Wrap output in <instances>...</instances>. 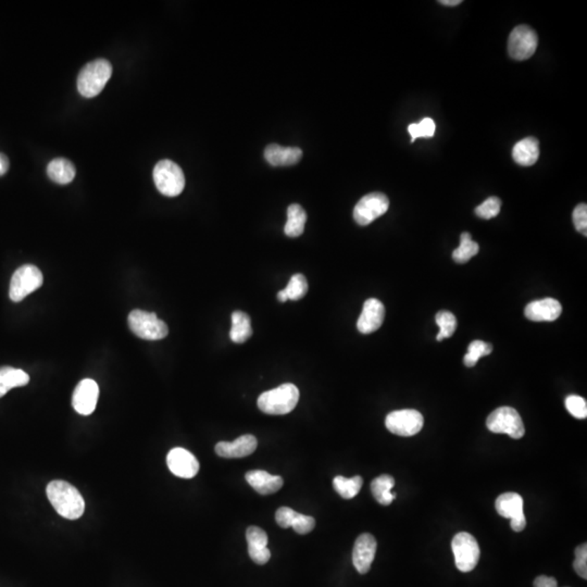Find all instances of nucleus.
Returning a JSON list of instances; mask_svg holds the SVG:
<instances>
[{
	"mask_svg": "<svg viewBox=\"0 0 587 587\" xmlns=\"http://www.w3.org/2000/svg\"><path fill=\"white\" fill-rule=\"evenodd\" d=\"M47 497L55 510L67 520H77L85 511V501L77 487L60 479L49 483Z\"/></svg>",
	"mask_w": 587,
	"mask_h": 587,
	"instance_id": "f257e3e1",
	"label": "nucleus"
},
{
	"mask_svg": "<svg viewBox=\"0 0 587 587\" xmlns=\"http://www.w3.org/2000/svg\"><path fill=\"white\" fill-rule=\"evenodd\" d=\"M299 401L297 386L283 384L271 391L264 392L258 398V408L262 413L271 415H283L292 413Z\"/></svg>",
	"mask_w": 587,
	"mask_h": 587,
	"instance_id": "f03ea898",
	"label": "nucleus"
},
{
	"mask_svg": "<svg viewBox=\"0 0 587 587\" xmlns=\"http://www.w3.org/2000/svg\"><path fill=\"white\" fill-rule=\"evenodd\" d=\"M112 75V65L105 59L87 63L77 77V89L82 96L93 98L103 91Z\"/></svg>",
	"mask_w": 587,
	"mask_h": 587,
	"instance_id": "7ed1b4c3",
	"label": "nucleus"
},
{
	"mask_svg": "<svg viewBox=\"0 0 587 587\" xmlns=\"http://www.w3.org/2000/svg\"><path fill=\"white\" fill-rule=\"evenodd\" d=\"M127 322L131 331L142 340H163L169 333L168 325L162 320L158 319V316L154 312L133 310L129 314Z\"/></svg>",
	"mask_w": 587,
	"mask_h": 587,
	"instance_id": "20e7f679",
	"label": "nucleus"
},
{
	"mask_svg": "<svg viewBox=\"0 0 587 587\" xmlns=\"http://www.w3.org/2000/svg\"><path fill=\"white\" fill-rule=\"evenodd\" d=\"M154 181L161 194L167 197H176L185 187V176L182 169L171 160H161L154 169Z\"/></svg>",
	"mask_w": 587,
	"mask_h": 587,
	"instance_id": "39448f33",
	"label": "nucleus"
},
{
	"mask_svg": "<svg viewBox=\"0 0 587 587\" xmlns=\"http://www.w3.org/2000/svg\"><path fill=\"white\" fill-rule=\"evenodd\" d=\"M44 276L37 266L25 264L20 266L10 280L9 297L15 302H22L43 285Z\"/></svg>",
	"mask_w": 587,
	"mask_h": 587,
	"instance_id": "423d86ee",
	"label": "nucleus"
},
{
	"mask_svg": "<svg viewBox=\"0 0 587 587\" xmlns=\"http://www.w3.org/2000/svg\"><path fill=\"white\" fill-rule=\"evenodd\" d=\"M486 427L493 433L508 434L515 439L524 437V425L515 408L501 407L494 410L487 418Z\"/></svg>",
	"mask_w": 587,
	"mask_h": 587,
	"instance_id": "0eeeda50",
	"label": "nucleus"
},
{
	"mask_svg": "<svg viewBox=\"0 0 587 587\" xmlns=\"http://www.w3.org/2000/svg\"><path fill=\"white\" fill-rule=\"evenodd\" d=\"M451 549L458 570L470 572L477 567L481 550L473 535L467 532L458 533L451 542Z\"/></svg>",
	"mask_w": 587,
	"mask_h": 587,
	"instance_id": "6e6552de",
	"label": "nucleus"
},
{
	"mask_svg": "<svg viewBox=\"0 0 587 587\" xmlns=\"http://www.w3.org/2000/svg\"><path fill=\"white\" fill-rule=\"evenodd\" d=\"M537 44L536 32L527 25H519L512 30L509 37V55L515 60H527L536 51Z\"/></svg>",
	"mask_w": 587,
	"mask_h": 587,
	"instance_id": "1a4fd4ad",
	"label": "nucleus"
},
{
	"mask_svg": "<svg viewBox=\"0 0 587 587\" xmlns=\"http://www.w3.org/2000/svg\"><path fill=\"white\" fill-rule=\"evenodd\" d=\"M423 415L413 409L397 410L389 413L385 425L391 433L399 437H413L423 427Z\"/></svg>",
	"mask_w": 587,
	"mask_h": 587,
	"instance_id": "9d476101",
	"label": "nucleus"
},
{
	"mask_svg": "<svg viewBox=\"0 0 587 587\" xmlns=\"http://www.w3.org/2000/svg\"><path fill=\"white\" fill-rule=\"evenodd\" d=\"M389 200L382 193H371L360 199L354 209V219L359 226H369L370 223L383 216L389 210Z\"/></svg>",
	"mask_w": 587,
	"mask_h": 587,
	"instance_id": "9b49d317",
	"label": "nucleus"
},
{
	"mask_svg": "<svg viewBox=\"0 0 587 587\" xmlns=\"http://www.w3.org/2000/svg\"><path fill=\"white\" fill-rule=\"evenodd\" d=\"M497 512L503 518L510 519V527L515 532H522L527 527L523 512V498L517 493L501 494L495 503Z\"/></svg>",
	"mask_w": 587,
	"mask_h": 587,
	"instance_id": "f8f14e48",
	"label": "nucleus"
},
{
	"mask_svg": "<svg viewBox=\"0 0 587 587\" xmlns=\"http://www.w3.org/2000/svg\"><path fill=\"white\" fill-rule=\"evenodd\" d=\"M98 396L99 387L96 382L91 379L82 380L73 393V408L79 415H91L96 409Z\"/></svg>",
	"mask_w": 587,
	"mask_h": 587,
	"instance_id": "ddd939ff",
	"label": "nucleus"
},
{
	"mask_svg": "<svg viewBox=\"0 0 587 587\" xmlns=\"http://www.w3.org/2000/svg\"><path fill=\"white\" fill-rule=\"evenodd\" d=\"M167 465L175 477L182 479H193L199 471L197 458L186 449H173L167 456Z\"/></svg>",
	"mask_w": 587,
	"mask_h": 587,
	"instance_id": "4468645a",
	"label": "nucleus"
},
{
	"mask_svg": "<svg viewBox=\"0 0 587 587\" xmlns=\"http://www.w3.org/2000/svg\"><path fill=\"white\" fill-rule=\"evenodd\" d=\"M377 546V541L373 535L369 533L361 534L356 539L355 546L352 550V563L360 574L369 572L372 562L375 558Z\"/></svg>",
	"mask_w": 587,
	"mask_h": 587,
	"instance_id": "2eb2a0df",
	"label": "nucleus"
},
{
	"mask_svg": "<svg viewBox=\"0 0 587 587\" xmlns=\"http://www.w3.org/2000/svg\"><path fill=\"white\" fill-rule=\"evenodd\" d=\"M385 318L384 304L375 298H370L363 304L361 314L357 322L358 331L362 334H371L381 328Z\"/></svg>",
	"mask_w": 587,
	"mask_h": 587,
	"instance_id": "dca6fc26",
	"label": "nucleus"
},
{
	"mask_svg": "<svg viewBox=\"0 0 587 587\" xmlns=\"http://www.w3.org/2000/svg\"><path fill=\"white\" fill-rule=\"evenodd\" d=\"M258 441L254 435L246 434L233 441H220L216 445L217 455L226 459L244 458L252 455L257 449Z\"/></svg>",
	"mask_w": 587,
	"mask_h": 587,
	"instance_id": "f3484780",
	"label": "nucleus"
},
{
	"mask_svg": "<svg viewBox=\"0 0 587 587\" xmlns=\"http://www.w3.org/2000/svg\"><path fill=\"white\" fill-rule=\"evenodd\" d=\"M562 312L560 302L554 298L535 300L525 307L524 314L527 319L535 322H551L558 319Z\"/></svg>",
	"mask_w": 587,
	"mask_h": 587,
	"instance_id": "a211bd4d",
	"label": "nucleus"
},
{
	"mask_svg": "<svg viewBox=\"0 0 587 587\" xmlns=\"http://www.w3.org/2000/svg\"><path fill=\"white\" fill-rule=\"evenodd\" d=\"M246 539L248 543V554L257 565H266L270 558L271 553L269 550V538L266 533L258 527H250L246 532Z\"/></svg>",
	"mask_w": 587,
	"mask_h": 587,
	"instance_id": "6ab92c4d",
	"label": "nucleus"
},
{
	"mask_svg": "<svg viewBox=\"0 0 587 587\" xmlns=\"http://www.w3.org/2000/svg\"><path fill=\"white\" fill-rule=\"evenodd\" d=\"M248 484L260 495H271L280 491L284 482L278 475H271L264 470H252L245 475Z\"/></svg>",
	"mask_w": 587,
	"mask_h": 587,
	"instance_id": "aec40b11",
	"label": "nucleus"
},
{
	"mask_svg": "<svg viewBox=\"0 0 587 587\" xmlns=\"http://www.w3.org/2000/svg\"><path fill=\"white\" fill-rule=\"evenodd\" d=\"M302 150L297 147H282L278 144L269 145L264 150V158L271 166H294L299 162Z\"/></svg>",
	"mask_w": 587,
	"mask_h": 587,
	"instance_id": "412c9836",
	"label": "nucleus"
},
{
	"mask_svg": "<svg viewBox=\"0 0 587 587\" xmlns=\"http://www.w3.org/2000/svg\"><path fill=\"white\" fill-rule=\"evenodd\" d=\"M512 158L522 167H531L539 158V143L534 137H527L517 143L512 149Z\"/></svg>",
	"mask_w": 587,
	"mask_h": 587,
	"instance_id": "4be33fe9",
	"label": "nucleus"
},
{
	"mask_svg": "<svg viewBox=\"0 0 587 587\" xmlns=\"http://www.w3.org/2000/svg\"><path fill=\"white\" fill-rule=\"evenodd\" d=\"M47 175L53 182L57 184H69L75 180V167L67 159H53L47 167Z\"/></svg>",
	"mask_w": 587,
	"mask_h": 587,
	"instance_id": "5701e85b",
	"label": "nucleus"
},
{
	"mask_svg": "<svg viewBox=\"0 0 587 587\" xmlns=\"http://www.w3.org/2000/svg\"><path fill=\"white\" fill-rule=\"evenodd\" d=\"M29 374L23 370L13 367L0 368V398L4 397L10 389L29 384Z\"/></svg>",
	"mask_w": 587,
	"mask_h": 587,
	"instance_id": "b1692460",
	"label": "nucleus"
},
{
	"mask_svg": "<svg viewBox=\"0 0 587 587\" xmlns=\"http://www.w3.org/2000/svg\"><path fill=\"white\" fill-rule=\"evenodd\" d=\"M395 486V479L389 475H380L371 483V491L374 498L383 506H389L396 498V493H392Z\"/></svg>",
	"mask_w": 587,
	"mask_h": 587,
	"instance_id": "393cba45",
	"label": "nucleus"
},
{
	"mask_svg": "<svg viewBox=\"0 0 587 587\" xmlns=\"http://www.w3.org/2000/svg\"><path fill=\"white\" fill-rule=\"evenodd\" d=\"M252 335V322L246 312L234 311L232 314V328L230 338L236 344H243Z\"/></svg>",
	"mask_w": 587,
	"mask_h": 587,
	"instance_id": "a878e982",
	"label": "nucleus"
},
{
	"mask_svg": "<svg viewBox=\"0 0 587 587\" xmlns=\"http://www.w3.org/2000/svg\"><path fill=\"white\" fill-rule=\"evenodd\" d=\"M307 221V214L302 206L292 204L288 209V222L284 232L288 238H298L304 233V224Z\"/></svg>",
	"mask_w": 587,
	"mask_h": 587,
	"instance_id": "bb28decb",
	"label": "nucleus"
},
{
	"mask_svg": "<svg viewBox=\"0 0 587 587\" xmlns=\"http://www.w3.org/2000/svg\"><path fill=\"white\" fill-rule=\"evenodd\" d=\"M362 485H363V479L359 475L350 477V479L338 475L333 479L334 489L337 491L338 495L345 499H351L357 496Z\"/></svg>",
	"mask_w": 587,
	"mask_h": 587,
	"instance_id": "cd10ccee",
	"label": "nucleus"
},
{
	"mask_svg": "<svg viewBox=\"0 0 587 587\" xmlns=\"http://www.w3.org/2000/svg\"><path fill=\"white\" fill-rule=\"evenodd\" d=\"M479 247L477 243L473 242L472 236L467 232L460 235V245L453 252V259L457 264H467L472 257L477 254Z\"/></svg>",
	"mask_w": 587,
	"mask_h": 587,
	"instance_id": "c85d7f7f",
	"label": "nucleus"
},
{
	"mask_svg": "<svg viewBox=\"0 0 587 587\" xmlns=\"http://www.w3.org/2000/svg\"><path fill=\"white\" fill-rule=\"evenodd\" d=\"M491 351H493V346L491 344L485 343L482 340H475L467 347V352L463 358V362L467 367H475L481 358L491 355Z\"/></svg>",
	"mask_w": 587,
	"mask_h": 587,
	"instance_id": "c756f323",
	"label": "nucleus"
},
{
	"mask_svg": "<svg viewBox=\"0 0 587 587\" xmlns=\"http://www.w3.org/2000/svg\"><path fill=\"white\" fill-rule=\"evenodd\" d=\"M435 321L439 326V333L437 334V337L439 342L443 340L444 338L451 337L455 333L456 328H457V320H456L455 314L447 311V310H441L437 314Z\"/></svg>",
	"mask_w": 587,
	"mask_h": 587,
	"instance_id": "7c9ffc66",
	"label": "nucleus"
},
{
	"mask_svg": "<svg viewBox=\"0 0 587 587\" xmlns=\"http://www.w3.org/2000/svg\"><path fill=\"white\" fill-rule=\"evenodd\" d=\"M284 292L288 295V300L296 302V300L302 299L308 292L307 278H304L302 274H294L290 278Z\"/></svg>",
	"mask_w": 587,
	"mask_h": 587,
	"instance_id": "2f4dec72",
	"label": "nucleus"
},
{
	"mask_svg": "<svg viewBox=\"0 0 587 587\" xmlns=\"http://www.w3.org/2000/svg\"><path fill=\"white\" fill-rule=\"evenodd\" d=\"M437 131V125L431 117H425L420 123H413L408 127V132L411 136V143L415 142V139L421 138H431L435 134Z\"/></svg>",
	"mask_w": 587,
	"mask_h": 587,
	"instance_id": "473e14b6",
	"label": "nucleus"
},
{
	"mask_svg": "<svg viewBox=\"0 0 587 587\" xmlns=\"http://www.w3.org/2000/svg\"><path fill=\"white\" fill-rule=\"evenodd\" d=\"M501 202L498 197H489L484 202L475 208V214L479 218L489 220L498 216L501 212Z\"/></svg>",
	"mask_w": 587,
	"mask_h": 587,
	"instance_id": "72a5a7b5",
	"label": "nucleus"
},
{
	"mask_svg": "<svg viewBox=\"0 0 587 587\" xmlns=\"http://www.w3.org/2000/svg\"><path fill=\"white\" fill-rule=\"evenodd\" d=\"M567 410L571 413V415L576 418V419H586L587 417V404L584 398L581 396L570 395L566 398Z\"/></svg>",
	"mask_w": 587,
	"mask_h": 587,
	"instance_id": "f704fd0d",
	"label": "nucleus"
},
{
	"mask_svg": "<svg viewBox=\"0 0 587 587\" xmlns=\"http://www.w3.org/2000/svg\"><path fill=\"white\" fill-rule=\"evenodd\" d=\"M573 568L575 572L580 575L581 578L587 579V544L580 545L575 549V560L573 562Z\"/></svg>",
	"mask_w": 587,
	"mask_h": 587,
	"instance_id": "c9c22d12",
	"label": "nucleus"
},
{
	"mask_svg": "<svg viewBox=\"0 0 587 587\" xmlns=\"http://www.w3.org/2000/svg\"><path fill=\"white\" fill-rule=\"evenodd\" d=\"M316 527V520L310 515H302V513H296L295 518L292 521V527L298 534H308L311 532Z\"/></svg>",
	"mask_w": 587,
	"mask_h": 587,
	"instance_id": "e433bc0d",
	"label": "nucleus"
},
{
	"mask_svg": "<svg viewBox=\"0 0 587 587\" xmlns=\"http://www.w3.org/2000/svg\"><path fill=\"white\" fill-rule=\"evenodd\" d=\"M573 223L578 232L586 236L587 235V206L580 204L573 210Z\"/></svg>",
	"mask_w": 587,
	"mask_h": 587,
	"instance_id": "4c0bfd02",
	"label": "nucleus"
},
{
	"mask_svg": "<svg viewBox=\"0 0 587 587\" xmlns=\"http://www.w3.org/2000/svg\"><path fill=\"white\" fill-rule=\"evenodd\" d=\"M296 513H297L296 511L288 508V507H280L276 512V523L280 527H283V529L292 527V521L295 518Z\"/></svg>",
	"mask_w": 587,
	"mask_h": 587,
	"instance_id": "58836bf2",
	"label": "nucleus"
},
{
	"mask_svg": "<svg viewBox=\"0 0 587 587\" xmlns=\"http://www.w3.org/2000/svg\"><path fill=\"white\" fill-rule=\"evenodd\" d=\"M534 587H558V582L553 576L541 575V576H537L535 579Z\"/></svg>",
	"mask_w": 587,
	"mask_h": 587,
	"instance_id": "ea45409f",
	"label": "nucleus"
},
{
	"mask_svg": "<svg viewBox=\"0 0 587 587\" xmlns=\"http://www.w3.org/2000/svg\"><path fill=\"white\" fill-rule=\"evenodd\" d=\"M10 162L8 157L3 153H0V176H3L9 170Z\"/></svg>",
	"mask_w": 587,
	"mask_h": 587,
	"instance_id": "a19ab883",
	"label": "nucleus"
},
{
	"mask_svg": "<svg viewBox=\"0 0 587 587\" xmlns=\"http://www.w3.org/2000/svg\"><path fill=\"white\" fill-rule=\"evenodd\" d=\"M439 4L444 6H449V7H455V6L460 5L463 1L461 0H441Z\"/></svg>",
	"mask_w": 587,
	"mask_h": 587,
	"instance_id": "79ce46f5",
	"label": "nucleus"
},
{
	"mask_svg": "<svg viewBox=\"0 0 587 587\" xmlns=\"http://www.w3.org/2000/svg\"><path fill=\"white\" fill-rule=\"evenodd\" d=\"M278 299L280 300V302H288V295H286L285 292H284V290H280V292H278Z\"/></svg>",
	"mask_w": 587,
	"mask_h": 587,
	"instance_id": "37998d69",
	"label": "nucleus"
}]
</instances>
